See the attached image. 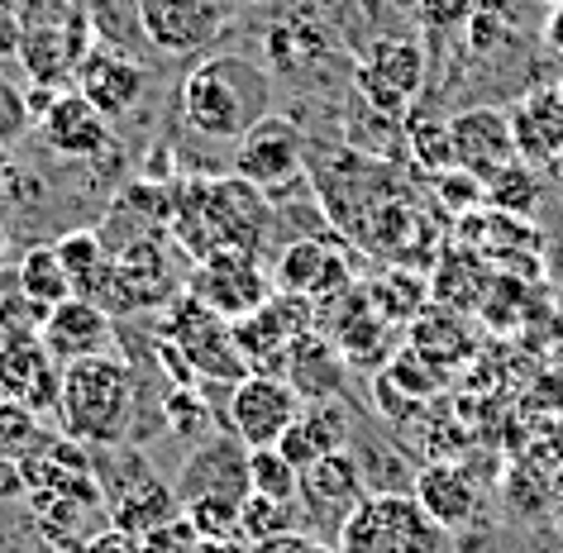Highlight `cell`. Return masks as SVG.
<instances>
[{
    "label": "cell",
    "mask_w": 563,
    "mask_h": 553,
    "mask_svg": "<svg viewBox=\"0 0 563 553\" xmlns=\"http://www.w3.org/2000/svg\"><path fill=\"white\" fill-rule=\"evenodd\" d=\"M38 139L48 153L73 163H91L110 148V120L81 91H58L53 106L38 115Z\"/></svg>",
    "instance_id": "14"
},
{
    "label": "cell",
    "mask_w": 563,
    "mask_h": 553,
    "mask_svg": "<svg viewBox=\"0 0 563 553\" xmlns=\"http://www.w3.org/2000/svg\"><path fill=\"white\" fill-rule=\"evenodd\" d=\"M134 420V373L115 353L63 363L58 424L87 449H115Z\"/></svg>",
    "instance_id": "2"
},
{
    "label": "cell",
    "mask_w": 563,
    "mask_h": 553,
    "mask_svg": "<svg viewBox=\"0 0 563 553\" xmlns=\"http://www.w3.org/2000/svg\"><path fill=\"white\" fill-rule=\"evenodd\" d=\"M411 496L444 534L449 530H468V524L477 520V506H483V491H477L473 473L459 458H434L426 467H416Z\"/></svg>",
    "instance_id": "15"
},
{
    "label": "cell",
    "mask_w": 563,
    "mask_h": 553,
    "mask_svg": "<svg viewBox=\"0 0 563 553\" xmlns=\"http://www.w3.org/2000/svg\"><path fill=\"white\" fill-rule=\"evenodd\" d=\"M48 430H44V416L20 401H10V396H0V458L5 463H24L34 449L48 444Z\"/></svg>",
    "instance_id": "29"
},
{
    "label": "cell",
    "mask_w": 563,
    "mask_h": 553,
    "mask_svg": "<svg viewBox=\"0 0 563 553\" xmlns=\"http://www.w3.org/2000/svg\"><path fill=\"white\" fill-rule=\"evenodd\" d=\"M477 10V0H416V15L430 34H449V30H463L468 15Z\"/></svg>",
    "instance_id": "35"
},
{
    "label": "cell",
    "mask_w": 563,
    "mask_h": 553,
    "mask_svg": "<svg viewBox=\"0 0 563 553\" xmlns=\"http://www.w3.org/2000/svg\"><path fill=\"white\" fill-rule=\"evenodd\" d=\"M267 115V73L244 58H201L181 81V124L210 144H239Z\"/></svg>",
    "instance_id": "1"
},
{
    "label": "cell",
    "mask_w": 563,
    "mask_h": 553,
    "mask_svg": "<svg viewBox=\"0 0 563 553\" xmlns=\"http://www.w3.org/2000/svg\"><path fill=\"white\" fill-rule=\"evenodd\" d=\"M373 306L383 310V320H411L426 306V281L411 273H387L373 287Z\"/></svg>",
    "instance_id": "32"
},
{
    "label": "cell",
    "mask_w": 563,
    "mask_h": 553,
    "mask_svg": "<svg viewBox=\"0 0 563 553\" xmlns=\"http://www.w3.org/2000/svg\"><path fill=\"white\" fill-rule=\"evenodd\" d=\"M559 96H563V81H559Z\"/></svg>",
    "instance_id": "42"
},
{
    "label": "cell",
    "mask_w": 563,
    "mask_h": 553,
    "mask_svg": "<svg viewBox=\"0 0 563 553\" xmlns=\"http://www.w3.org/2000/svg\"><path fill=\"white\" fill-rule=\"evenodd\" d=\"M282 377H287L306 401H334L344 387V353H334V344H325V339H316V334H301L297 344L287 349Z\"/></svg>",
    "instance_id": "24"
},
{
    "label": "cell",
    "mask_w": 563,
    "mask_h": 553,
    "mask_svg": "<svg viewBox=\"0 0 563 553\" xmlns=\"http://www.w3.org/2000/svg\"><path fill=\"white\" fill-rule=\"evenodd\" d=\"M426 48L416 44V38H377L358 53L354 63V81H358V96L368 101L383 120H406L420 101V91H426Z\"/></svg>",
    "instance_id": "4"
},
{
    "label": "cell",
    "mask_w": 563,
    "mask_h": 553,
    "mask_svg": "<svg viewBox=\"0 0 563 553\" xmlns=\"http://www.w3.org/2000/svg\"><path fill=\"white\" fill-rule=\"evenodd\" d=\"M554 339H559V344H563V296H559V301H554Z\"/></svg>",
    "instance_id": "40"
},
{
    "label": "cell",
    "mask_w": 563,
    "mask_h": 553,
    "mask_svg": "<svg viewBox=\"0 0 563 553\" xmlns=\"http://www.w3.org/2000/svg\"><path fill=\"white\" fill-rule=\"evenodd\" d=\"M15 281L34 296V301H44L48 310L63 306L67 296H77L73 277H67V267H63V258H58V248H53V244H34L30 253H24Z\"/></svg>",
    "instance_id": "27"
},
{
    "label": "cell",
    "mask_w": 563,
    "mask_h": 553,
    "mask_svg": "<svg viewBox=\"0 0 563 553\" xmlns=\"http://www.w3.org/2000/svg\"><path fill=\"white\" fill-rule=\"evenodd\" d=\"M401 134H406V153H411L416 173L420 177H440L454 167V139H449V120H434V115H420V110H411V115L401 120Z\"/></svg>",
    "instance_id": "25"
},
{
    "label": "cell",
    "mask_w": 563,
    "mask_h": 553,
    "mask_svg": "<svg viewBox=\"0 0 563 553\" xmlns=\"http://www.w3.org/2000/svg\"><path fill=\"white\" fill-rule=\"evenodd\" d=\"M106 506H110V524L139 539V544L181 520V496L153 473H134L130 487L106 491Z\"/></svg>",
    "instance_id": "20"
},
{
    "label": "cell",
    "mask_w": 563,
    "mask_h": 553,
    "mask_svg": "<svg viewBox=\"0 0 563 553\" xmlns=\"http://www.w3.org/2000/svg\"><path fill=\"white\" fill-rule=\"evenodd\" d=\"M53 553H144V544L110 524V530H96L87 539H67V544H58Z\"/></svg>",
    "instance_id": "36"
},
{
    "label": "cell",
    "mask_w": 563,
    "mask_h": 553,
    "mask_svg": "<svg viewBox=\"0 0 563 553\" xmlns=\"http://www.w3.org/2000/svg\"><path fill=\"white\" fill-rule=\"evenodd\" d=\"M468 44L477 53H492V48H501L506 38H511V5L506 0H477V10L468 15Z\"/></svg>",
    "instance_id": "34"
},
{
    "label": "cell",
    "mask_w": 563,
    "mask_h": 553,
    "mask_svg": "<svg viewBox=\"0 0 563 553\" xmlns=\"http://www.w3.org/2000/svg\"><path fill=\"white\" fill-rule=\"evenodd\" d=\"M144 44L167 58H196L224 34L220 0H139Z\"/></svg>",
    "instance_id": "9"
},
{
    "label": "cell",
    "mask_w": 563,
    "mask_h": 553,
    "mask_svg": "<svg viewBox=\"0 0 563 553\" xmlns=\"http://www.w3.org/2000/svg\"><path fill=\"white\" fill-rule=\"evenodd\" d=\"M77 91L101 110V115L115 124V120H130L148 96V67L134 58V53H120V48H91L87 63L77 73Z\"/></svg>",
    "instance_id": "11"
},
{
    "label": "cell",
    "mask_w": 563,
    "mask_h": 553,
    "mask_svg": "<svg viewBox=\"0 0 563 553\" xmlns=\"http://www.w3.org/2000/svg\"><path fill=\"white\" fill-rule=\"evenodd\" d=\"M201 215H206V239L210 253L239 248V253H258L273 210L258 196V187L244 177H216L201 181Z\"/></svg>",
    "instance_id": "7"
},
{
    "label": "cell",
    "mask_w": 563,
    "mask_h": 553,
    "mask_svg": "<svg viewBox=\"0 0 563 553\" xmlns=\"http://www.w3.org/2000/svg\"><path fill=\"white\" fill-rule=\"evenodd\" d=\"M340 553H444V530L411 491H368L334 530Z\"/></svg>",
    "instance_id": "3"
},
{
    "label": "cell",
    "mask_w": 563,
    "mask_h": 553,
    "mask_svg": "<svg viewBox=\"0 0 563 553\" xmlns=\"http://www.w3.org/2000/svg\"><path fill=\"white\" fill-rule=\"evenodd\" d=\"M177 496L181 506L187 501H201V496H224V501H244L249 496V449L239 444V439L220 434L201 444L187 458L177 477Z\"/></svg>",
    "instance_id": "16"
},
{
    "label": "cell",
    "mask_w": 563,
    "mask_h": 553,
    "mask_svg": "<svg viewBox=\"0 0 563 553\" xmlns=\"http://www.w3.org/2000/svg\"><path fill=\"white\" fill-rule=\"evenodd\" d=\"M249 5H277V0H249Z\"/></svg>",
    "instance_id": "41"
},
{
    "label": "cell",
    "mask_w": 563,
    "mask_h": 553,
    "mask_svg": "<svg viewBox=\"0 0 563 553\" xmlns=\"http://www.w3.org/2000/svg\"><path fill=\"white\" fill-rule=\"evenodd\" d=\"M363 467L349 449L330 453V458L311 463L301 473V496H297V510L306 516L311 510V520H334V530H340V520L363 501Z\"/></svg>",
    "instance_id": "18"
},
{
    "label": "cell",
    "mask_w": 563,
    "mask_h": 553,
    "mask_svg": "<svg viewBox=\"0 0 563 553\" xmlns=\"http://www.w3.org/2000/svg\"><path fill=\"white\" fill-rule=\"evenodd\" d=\"M163 339L187 358L191 373H201L210 381H239L249 373V358L234 344V324L224 316H216L210 306H201L191 291L181 296V301H173V310H167Z\"/></svg>",
    "instance_id": "5"
},
{
    "label": "cell",
    "mask_w": 563,
    "mask_h": 553,
    "mask_svg": "<svg viewBox=\"0 0 563 553\" xmlns=\"http://www.w3.org/2000/svg\"><path fill=\"white\" fill-rule=\"evenodd\" d=\"M58 387L63 363L44 349V339H0V396L38 410V416H58Z\"/></svg>",
    "instance_id": "13"
},
{
    "label": "cell",
    "mask_w": 563,
    "mask_h": 553,
    "mask_svg": "<svg viewBox=\"0 0 563 553\" xmlns=\"http://www.w3.org/2000/svg\"><path fill=\"white\" fill-rule=\"evenodd\" d=\"M344 439H349V410L334 406V401H316L311 410H301V416L291 420V430L282 434L277 449L306 473L311 463L330 458V453H340Z\"/></svg>",
    "instance_id": "23"
},
{
    "label": "cell",
    "mask_w": 563,
    "mask_h": 553,
    "mask_svg": "<svg viewBox=\"0 0 563 553\" xmlns=\"http://www.w3.org/2000/svg\"><path fill=\"white\" fill-rule=\"evenodd\" d=\"M44 320H48V306L34 301L20 281L10 291H0V339H38Z\"/></svg>",
    "instance_id": "31"
},
{
    "label": "cell",
    "mask_w": 563,
    "mask_h": 553,
    "mask_svg": "<svg viewBox=\"0 0 563 553\" xmlns=\"http://www.w3.org/2000/svg\"><path fill=\"white\" fill-rule=\"evenodd\" d=\"M549 5H559V0H549Z\"/></svg>",
    "instance_id": "43"
},
{
    "label": "cell",
    "mask_w": 563,
    "mask_h": 553,
    "mask_svg": "<svg viewBox=\"0 0 563 553\" xmlns=\"http://www.w3.org/2000/svg\"><path fill=\"white\" fill-rule=\"evenodd\" d=\"M263 48H267V67H273V73L297 77L316 58H325V53L334 48V38L311 10H282V15L267 24Z\"/></svg>",
    "instance_id": "21"
},
{
    "label": "cell",
    "mask_w": 563,
    "mask_h": 553,
    "mask_svg": "<svg viewBox=\"0 0 563 553\" xmlns=\"http://www.w3.org/2000/svg\"><path fill=\"white\" fill-rule=\"evenodd\" d=\"M483 187H487V210L511 215V220H530L534 210H540V201H544L540 177H534V167H526V163L501 167V173L487 177Z\"/></svg>",
    "instance_id": "26"
},
{
    "label": "cell",
    "mask_w": 563,
    "mask_h": 553,
    "mask_svg": "<svg viewBox=\"0 0 563 553\" xmlns=\"http://www.w3.org/2000/svg\"><path fill=\"white\" fill-rule=\"evenodd\" d=\"M249 491L273 496V501H297L301 496V467L273 449H249Z\"/></svg>",
    "instance_id": "30"
},
{
    "label": "cell",
    "mask_w": 563,
    "mask_h": 553,
    "mask_svg": "<svg viewBox=\"0 0 563 553\" xmlns=\"http://www.w3.org/2000/svg\"><path fill=\"white\" fill-rule=\"evenodd\" d=\"M434 196H440V206L444 210H454L459 220H468L473 210H487V187H483V177H473V173H463V167H449V173H440L430 181Z\"/></svg>",
    "instance_id": "33"
},
{
    "label": "cell",
    "mask_w": 563,
    "mask_h": 553,
    "mask_svg": "<svg viewBox=\"0 0 563 553\" xmlns=\"http://www.w3.org/2000/svg\"><path fill=\"white\" fill-rule=\"evenodd\" d=\"M306 167V139L287 115H267L234 144V177L253 181V187H287Z\"/></svg>",
    "instance_id": "10"
},
{
    "label": "cell",
    "mask_w": 563,
    "mask_h": 553,
    "mask_svg": "<svg viewBox=\"0 0 563 553\" xmlns=\"http://www.w3.org/2000/svg\"><path fill=\"white\" fill-rule=\"evenodd\" d=\"M301 416V396L277 373H244L230 387V430L244 449H273L291 420Z\"/></svg>",
    "instance_id": "6"
},
{
    "label": "cell",
    "mask_w": 563,
    "mask_h": 553,
    "mask_svg": "<svg viewBox=\"0 0 563 553\" xmlns=\"http://www.w3.org/2000/svg\"><path fill=\"white\" fill-rule=\"evenodd\" d=\"M187 291L230 324L273 301V281L263 277L258 258H253V253H239V248H220V253H210V258L196 263Z\"/></svg>",
    "instance_id": "8"
},
{
    "label": "cell",
    "mask_w": 563,
    "mask_h": 553,
    "mask_svg": "<svg viewBox=\"0 0 563 553\" xmlns=\"http://www.w3.org/2000/svg\"><path fill=\"white\" fill-rule=\"evenodd\" d=\"M530 406H534V410H554V416H563V367H549V373L534 377Z\"/></svg>",
    "instance_id": "37"
},
{
    "label": "cell",
    "mask_w": 563,
    "mask_h": 553,
    "mask_svg": "<svg viewBox=\"0 0 563 553\" xmlns=\"http://www.w3.org/2000/svg\"><path fill=\"white\" fill-rule=\"evenodd\" d=\"M277 287L291 296H334L340 287H349V267L344 253L330 248L325 239H297L287 253L277 258Z\"/></svg>",
    "instance_id": "22"
},
{
    "label": "cell",
    "mask_w": 563,
    "mask_h": 553,
    "mask_svg": "<svg viewBox=\"0 0 563 553\" xmlns=\"http://www.w3.org/2000/svg\"><path fill=\"white\" fill-rule=\"evenodd\" d=\"M301 510L297 501H273V496L249 491L244 506H239V539L244 544H273L282 534H297Z\"/></svg>",
    "instance_id": "28"
},
{
    "label": "cell",
    "mask_w": 563,
    "mask_h": 553,
    "mask_svg": "<svg viewBox=\"0 0 563 553\" xmlns=\"http://www.w3.org/2000/svg\"><path fill=\"white\" fill-rule=\"evenodd\" d=\"M258 553H340L334 544H320L316 534H282V539H273V544H253Z\"/></svg>",
    "instance_id": "38"
},
{
    "label": "cell",
    "mask_w": 563,
    "mask_h": 553,
    "mask_svg": "<svg viewBox=\"0 0 563 553\" xmlns=\"http://www.w3.org/2000/svg\"><path fill=\"white\" fill-rule=\"evenodd\" d=\"M449 139H454V167L473 177H497L501 167L516 163V139L511 115L497 106H468L449 120Z\"/></svg>",
    "instance_id": "12"
},
{
    "label": "cell",
    "mask_w": 563,
    "mask_h": 553,
    "mask_svg": "<svg viewBox=\"0 0 563 553\" xmlns=\"http://www.w3.org/2000/svg\"><path fill=\"white\" fill-rule=\"evenodd\" d=\"M44 349L58 363H77V358H96V353H110V316L87 296H67L63 306L48 310L44 330Z\"/></svg>",
    "instance_id": "19"
},
{
    "label": "cell",
    "mask_w": 563,
    "mask_h": 553,
    "mask_svg": "<svg viewBox=\"0 0 563 553\" xmlns=\"http://www.w3.org/2000/svg\"><path fill=\"white\" fill-rule=\"evenodd\" d=\"M544 48L554 53V58H563V0L549 5V15H544Z\"/></svg>",
    "instance_id": "39"
},
{
    "label": "cell",
    "mask_w": 563,
    "mask_h": 553,
    "mask_svg": "<svg viewBox=\"0 0 563 553\" xmlns=\"http://www.w3.org/2000/svg\"><path fill=\"white\" fill-rule=\"evenodd\" d=\"M516 139V163L554 167L563 158V96L559 87H534L506 110Z\"/></svg>",
    "instance_id": "17"
}]
</instances>
